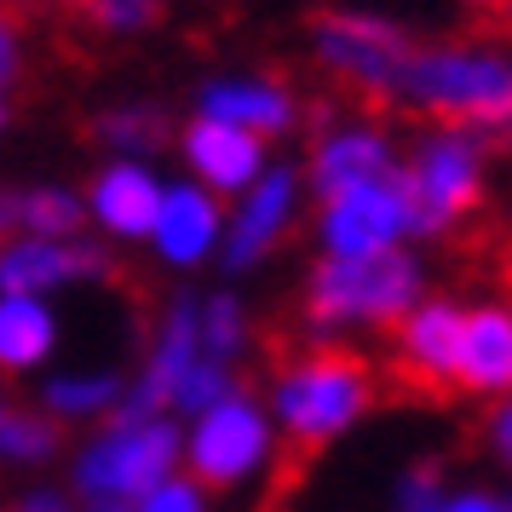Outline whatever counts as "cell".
Wrapping results in <instances>:
<instances>
[{
    "instance_id": "1f68e13d",
    "label": "cell",
    "mask_w": 512,
    "mask_h": 512,
    "mask_svg": "<svg viewBox=\"0 0 512 512\" xmlns=\"http://www.w3.org/2000/svg\"><path fill=\"white\" fill-rule=\"evenodd\" d=\"M81 512H133V501H81Z\"/></svg>"
},
{
    "instance_id": "cb8c5ba5",
    "label": "cell",
    "mask_w": 512,
    "mask_h": 512,
    "mask_svg": "<svg viewBox=\"0 0 512 512\" xmlns=\"http://www.w3.org/2000/svg\"><path fill=\"white\" fill-rule=\"evenodd\" d=\"M196 323H202V346L225 363H242L254 351V311L236 288H208L196 294Z\"/></svg>"
},
{
    "instance_id": "3957f363",
    "label": "cell",
    "mask_w": 512,
    "mask_h": 512,
    "mask_svg": "<svg viewBox=\"0 0 512 512\" xmlns=\"http://www.w3.org/2000/svg\"><path fill=\"white\" fill-rule=\"evenodd\" d=\"M403 110L466 127L478 139H512V47L507 41H426L403 75Z\"/></svg>"
},
{
    "instance_id": "9a60e30c",
    "label": "cell",
    "mask_w": 512,
    "mask_h": 512,
    "mask_svg": "<svg viewBox=\"0 0 512 512\" xmlns=\"http://www.w3.org/2000/svg\"><path fill=\"white\" fill-rule=\"evenodd\" d=\"M397 167H403V156H397L392 127H380L374 116H346V121H328L323 133L311 139L305 185L323 202V196H340V190H351V185L386 179Z\"/></svg>"
},
{
    "instance_id": "4316f807",
    "label": "cell",
    "mask_w": 512,
    "mask_h": 512,
    "mask_svg": "<svg viewBox=\"0 0 512 512\" xmlns=\"http://www.w3.org/2000/svg\"><path fill=\"white\" fill-rule=\"evenodd\" d=\"M449 489H455V484L443 478V466L409 461V466L392 478V489H386V512H443Z\"/></svg>"
},
{
    "instance_id": "2e32d148",
    "label": "cell",
    "mask_w": 512,
    "mask_h": 512,
    "mask_svg": "<svg viewBox=\"0 0 512 512\" xmlns=\"http://www.w3.org/2000/svg\"><path fill=\"white\" fill-rule=\"evenodd\" d=\"M173 156H179V173L208 185L213 196H242L254 185L265 167L277 162L271 144L242 133V127H225V121H208V116H185L179 133H173Z\"/></svg>"
},
{
    "instance_id": "e0dca14e",
    "label": "cell",
    "mask_w": 512,
    "mask_h": 512,
    "mask_svg": "<svg viewBox=\"0 0 512 512\" xmlns=\"http://www.w3.org/2000/svg\"><path fill=\"white\" fill-rule=\"evenodd\" d=\"M461 323H466V305L455 294H426L392 328L397 374L426 386V392H449L455 386V357H461Z\"/></svg>"
},
{
    "instance_id": "ffe728a7",
    "label": "cell",
    "mask_w": 512,
    "mask_h": 512,
    "mask_svg": "<svg viewBox=\"0 0 512 512\" xmlns=\"http://www.w3.org/2000/svg\"><path fill=\"white\" fill-rule=\"evenodd\" d=\"M35 403L47 409L58 426H98L127 403V374L110 363H58L35 380Z\"/></svg>"
},
{
    "instance_id": "83f0119b",
    "label": "cell",
    "mask_w": 512,
    "mask_h": 512,
    "mask_svg": "<svg viewBox=\"0 0 512 512\" xmlns=\"http://www.w3.org/2000/svg\"><path fill=\"white\" fill-rule=\"evenodd\" d=\"M133 512H213V489L196 484L190 472H173V478H162L150 495H139Z\"/></svg>"
},
{
    "instance_id": "9c48e42d",
    "label": "cell",
    "mask_w": 512,
    "mask_h": 512,
    "mask_svg": "<svg viewBox=\"0 0 512 512\" xmlns=\"http://www.w3.org/2000/svg\"><path fill=\"white\" fill-rule=\"evenodd\" d=\"M420 236L415 196L403 185V167L369 185H351L340 196H323L311 208V242L323 259H363V254H397Z\"/></svg>"
},
{
    "instance_id": "ac0fdd59",
    "label": "cell",
    "mask_w": 512,
    "mask_h": 512,
    "mask_svg": "<svg viewBox=\"0 0 512 512\" xmlns=\"http://www.w3.org/2000/svg\"><path fill=\"white\" fill-rule=\"evenodd\" d=\"M455 392L478 397V403L512 397V300L466 305L461 357H455Z\"/></svg>"
},
{
    "instance_id": "7c38bea8",
    "label": "cell",
    "mask_w": 512,
    "mask_h": 512,
    "mask_svg": "<svg viewBox=\"0 0 512 512\" xmlns=\"http://www.w3.org/2000/svg\"><path fill=\"white\" fill-rule=\"evenodd\" d=\"M190 116L225 121V127H242L254 139L277 144L288 133H300L305 104L294 93V81H282L271 70H213L196 81L190 93Z\"/></svg>"
},
{
    "instance_id": "4dcf8cb0",
    "label": "cell",
    "mask_w": 512,
    "mask_h": 512,
    "mask_svg": "<svg viewBox=\"0 0 512 512\" xmlns=\"http://www.w3.org/2000/svg\"><path fill=\"white\" fill-rule=\"evenodd\" d=\"M484 449L501 466H512V397L489 403V415H484Z\"/></svg>"
},
{
    "instance_id": "7402d4cb",
    "label": "cell",
    "mask_w": 512,
    "mask_h": 512,
    "mask_svg": "<svg viewBox=\"0 0 512 512\" xmlns=\"http://www.w3.org/2000/svg\"><path fill=\"white\" fill-rule=\"evenodd\" d=\"M87 133L104 156H139V162H156L167 144H173V116H167L156 98L144 93H127V98H110V104H98L93 121H87Z\"/></svg>"
},
{
    "instance_id": "52a82bcc",
    "label": "cell",
    "mask_w": 512,
    "mask_h": 512,
    "mask_svg": "<svg viewBox=\"0 0 512 512\" xmlns=\"http://www.w3.org/2000/svg\"><path fill=\"white\" fill-rule=\"evenodd\" d=\"M415 35L397 24L392 12L380 6H328L311 18V58L328 81H340L351 93L397 104L403 93V75L415 58Z\"/></svg>"
},
{
    "instance_id": "5b68a950",
    "label": "cell",
    "mask_w": 512,
    "mask_h": 512,
    "mask_svg": "<svg viewBox=\"0 0 512 512\" xmlns=\"http://www.w3.org/2000/svg\"><path fill=\"white\" fill-rule=\"evenodd\" d=\"M242 380H236V363L213 357L202 346V323H196V294H173L162 305V317L144 340L139 369L127 374V403L121 409H144V415H202L208 403L231 397Z\"/></svg>"
},
{
    "instance_id": "836d02e7",
    "label": "cell",
    "mask_w": 512,
    "mask_h": 512,
    "mask_svg": "<svg viewBox=\"0 0 512 512\" xmlns=\"http://www.w3.org/2000/svg\"><path fill=\"white\" fill-rule=\"evenodd\" d=\"M64 6H75V12H81V0H64Z\"/></svg>"
},
{
    "instance_id": "f1b7e54d",
    "label": "cell",
    "mask_w": 512,
    "mask_h": 512,
    "mask_svg": "<svg viewBox=\"0 0 512 512\" xmlns=\"http://www.w3.org/2000/svg\"><path fill=\"white\" fill-rule=\"evenodd\" d=\"M6 512H81V495H75L70 484H24L18 495H12V507Z\"/></svg>"
},
{
    "instance_id": "4fadbf2b",
    "label": "cell",
    "mask_w": 512,
    "mask_h": 512,
    "mask_svg": "<svg viewBox=\"0 0 512 512\" xmlns=\"http://www.w3.org/2000/svg\"><path fill=\"white\" fill-rule=\"evenodd\" d=\"M162 190H167V173L156 162L104 156L87 173V185H81L87 231L98 242H116V248H144L150 242V225H156V208H162Z\"/></svg>"
},
{
    "instance_id": "30bf717a",
    "label": "cell",
    "mask_w": 512,
    "mask_h": 512,
    "mask_svg": "<svg viewBox=\"0 0 512 512\" xmlns=\"http://www.w3.org/2000/svg\"><path fill=\"white\" fill-rule=\"evenodd\" d=\"M311 185H305V167L294 162H271L254 185L231 196L225 208V248H219V271L248 277L259 265H271L282 254V242L300 231Z\"/></svg>"
},
{
    "instance_id": "f546056e",
    "label": "cell",
    "mask_w": 512,
    "mask_h": 512,
    "mask_svg": "<svg viewBox=\"0 0 512 512\" xmlns=\"http://www.w3.org/2000/svg\"><path fill=\"white\" fill-rule=\"evenodd\" d=\"M443 512H512V489L501 484H455Z\"/></svg>"
},
{
    "instance_id": "8fae6325",
    "label": "cell",
    "mask_w": 512,
    "mask_h": 512,
    "mask_svg": "<svg viewBox=\"0 0 512 512\" xmlns=\"http://www.w3.org/2000/svg\"><path fill=\"white\" fill-rule=\"evenodd\" d=\"M110 277V254L87 236H6L0 242V294L64 300L75 288H98Z\"/></svg>"
},
{
    "instance_id": "603a6c76",
    "label": "cell",
    "mask_w": 512,
    "mask_h": 512,
    "mask_svg": "<svg viewBox=\"0 0 512 512\" xmlns=\"http://www.w3.org/2000/svg\"><path fill=\"white\" fill-rule=\"evenodd\" d=\"M64 455V426L41 403H18L0 380V466L6 472H41Z\"/></svg>"
},
{
    "instance_id": "8992f818",
    "label": "cell",
    "mask_w": 512,
    "mask_h": 512,
    "mask_svg": "<svg viewBox=\"0 0 512 512\" xmlns=\"http://www.w3.org/2000/svg\"><path fill=\"white\" fill-rule=\"evenodd\" d=\"M282 432L265 397L236 386L231 397L208 403L202 415L185 420V472L196 484H208L213 495H236V489L265 484L282 461Z\"/></svg>"
},
{
    "instance_id": "5bb4252c",
    "label": "cell",
    "mask_w": 512,
    "mask_h": 512,
    "mask_svg": "<svg viewBox=\"0 0 512 512\" xmlns=\"http://www.w3.org/2000/svg\"><path fill=\"white\" fill-rule=\"evenodd\" d=\"M225 196H213L208 185H196L185 173H173L162 190V208H156V225H150V259L173 271V277H196L219 265V248H225Z\"/></svg>"
},
{
    "instance_id": "e575fe53",
    "label": "cell",
    "mask_w": 512,
    "mask_h": 512,
    "mask_svg": "<svg viewBox=\"0 0 512 512\" xmlns=\"http://www.w3.org/2000/svg\"><path fill=\"white\" fill-rule=\"evenodd\" d=\"M507 29H512V6H507Z\"/></svg>"
},
{
    "instance_id": "ba28073f",
    "label": "cell",
    "mask_w": 512,
    "mask_h": 512,
    "mask_svg": "<svg viewBox=\"0 0 512 512\" xmlns=\"http://www.w3.org/2000/svg\"><path fill=\"white\" fill-rule=\"evenodd\" d=\"M403 185H409V196H415L420 236L455 231L466 213L484 208L489 139L466 133V127H443V121H432V127L409 144V156H403Z\"/></svg>"
},
{
    "instance_id": "d6986e66",
    "label": "cell",
    "mask_w": 512,
    "mask_h": 512,
    "mask_svg": "<svg viewBox=\"0 0 512 512\" xmlns=\"http://www.w3.org/2000/svg\"><path fill=\"white\" fill-rule=\"evenodd\" d=\"M64 351V311L58 300L0 294V380H41L58 369Z\"/></svg>"
},
{
    "instance_id": "44dd1931",
    "label": "cell",
    "mask_w": 512,
    "mask_h": 512,
    "mask_svg": "<svg viewBox=\"0 0 512 512\" xmlns=\"http://www.w3.org/2000/svg\"><path fill=\"white\" fill-rule=\"evenodd\" d=\"M6 236H87L81 185H64V179H6L0 185V242Z\"/></svg>"
},
{
    "instance_id": "6da1fadb",
    "label": "cell",
    "mask_w": 512,
    "mask_h": 512,
    "mask_svg": "<svg viewBox=\"0 0 512 512\" xmlns=\"http://www.w3.org/2000/svg\"><path fill=\"white\" fill-rule=\"evenodd\" d=\"M265 409L277 420V432L288 449H334L346 443L380 403V374L369 357H357L351 346L317 340V346L282 357L271 380H265Z\"/></svg>"
},
{
    "instance_id": "7a4b0ae2",
    "label": "cell",
    "mask_w": 512,
    "mask_h": 512,
    "mask_svg": "<svg viewBox=\"0 0 512 512\" xmlns=\"http://www.w3.org/2000/svg\"><path fill=\"white\" fill-rule=\"evenodd\" d=\"M426 300V265L415 248L363 259H323L300 282V323L317 340H351V334H392L415 305Z\"/></svg>"
},
{
    "instance_id": "d4e9b609",
    "label": "cell",
    "mask_w": 512,
    "mask_h": 512,
    "mask_svg": "<svg viewBox=\"0 0 512 512\" xmlns=\"http://www.w3.org/2000/svg\"><path fill=\"white\" fill-rule=\"evenodd\" d=\"M29 81V29L24 18L0 0V139L12 127V110H18V93Z\"/></svg>"
},
{
    "instance_id": "484cf974",
    "label": "cell",
    "mask_w": 512,
    "mask_h": 512,
    "mask_svg": "<svg viewBox=\"0 0 512 512\" xmlns=\"http://www.w3.org/2000/svg\"><path fill=\"white\" fill-rule=\"evenodd\" d=\"M81 18L110 41H139L167 18V0H81Z\"/></svg>"
},
{
    "instance_id": "277c9868",
    "label": "cell",
    "mask_w": 512,
    "mask_h": 512,
    "mask_svg": "<svg viewBox=\"0 0 512 512\" xmlns=\"http://www.w3.org/2000/svg\"><path fill=\"white\" fill-rule=\"evenodd\" d=\"M185 472V420L116 409L81 432L75 449H64V484L81 501H139L150 489Z\"/></svg>"
},
{
    "instance_id": "d6a6232c",
    "label": "cell",
    "mask_w": 512,
    "mask_h": 512,
    "mask_svg": "<svg viewBox=\"0 0 512 512\" xmlns=\"http://www.w3.org/2000/svg\"><path fill=\"white\" fill-rule=\"evenodd\" d=\"M461 6H478V12H507L512 0H461Z\"/></svg>"
}]
</instances>
